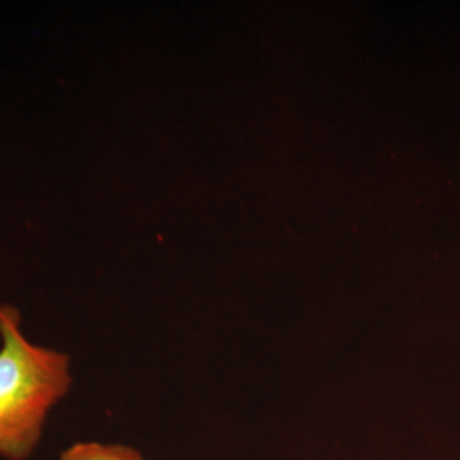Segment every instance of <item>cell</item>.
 <instances>
[{
  "mask_svg": "<svg viewBox=\"0 0 460 460\" xmlns=\"http://www.w3.org/2000/svg\"><path fill=\"white\" fill-rule=\"evenodd\" d=\"M72 385L70 357L31 343L14 305H0V457L28 460Z\"/></svg>",
  "mask_w": 460,
  "mask_h": 460,
  "instance_id": "cell-1",
  "label": "cell"
},
{
  "mask_svg": "<svg viewBox=\"0 0 460 460\" xmlns=\"http://www.w3.org/2000/svg\"><path fill=\"white\" fill-rule=\"evenodd\" d=\"M60 460H144V457L128 445L77 442L62 452Z\"/></svg>",
  "mask_w": 460,
  "mask_h": 460,
  "instance_id": "cell-2",
  "label": "cell"
}]
</instances>
